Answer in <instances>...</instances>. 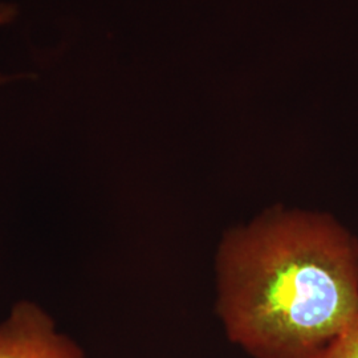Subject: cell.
<instances>
[{"instance_id": "obj_1", "label": "cell", "mask_w": 358, "mask_h": 358, "mask_svg": "<svg viewBox=\"0 0 358 358\" xmlns=\"http://www.w3.org/2000/svg\"><path fill=\"white\" fill-rule=\"evenodd\" d=\"M217 313L252 358H322L358 313V239L328 213L272 207L217 245Z\"/></svg>"}, {"instance_id": "obj_2", "label": "cell", "mask_w": 358, "mask_h": 358, "mask_svg": "<svg viewBox=\"0 0 358 358\" xmlns=\"http://www.w3.org/2000/svg\"><path fill=\"white\" fill-rule=\"evenodd\" d=\"M0 358L87 357L43 308L23 300L0 322Z\"/></svg>"}, {"instance_id": "obj_3", "label": "cell", "mask_w": 358, "mask_h": 358, "mask_svg": "<svg viewBox=\"0 0 358 358\" xmlns=\"http://www.w3.org/2000/svg\"><path fill=\"white\" fill-rule=\"evenodd\" d=\"M322 358H358V313Z\"/></svg>"}, {"instance_id": "obj_4", "label": "cell", "mask_w": 358, "mask_h": 358, "mask_svg": "<svg viewBox=\"0 0 358 358\" xmlns=\"http://www.w3.org/2000/svg\"><path fill=\"white\" fill-rule=\"evenodd\" d=\"M13 15H15V10H13L10 6H0V24L11 22Z\"/></svg>"}, {"instance_id": "obj_5", "label": "cell", "mask_w": 358, "mask_h": 358, "mask_svg": "<svg viewBox=\"0 0 358 358\" xmlns=\"http://www.w3.org/2000/svg\"><path fill=\"white\" fill-rule=\"evenodd\" d=\"M7 80H8V77L1 76V75H0V84H3V83H6V81H7Z\"/></svg>"}]
</instances>
